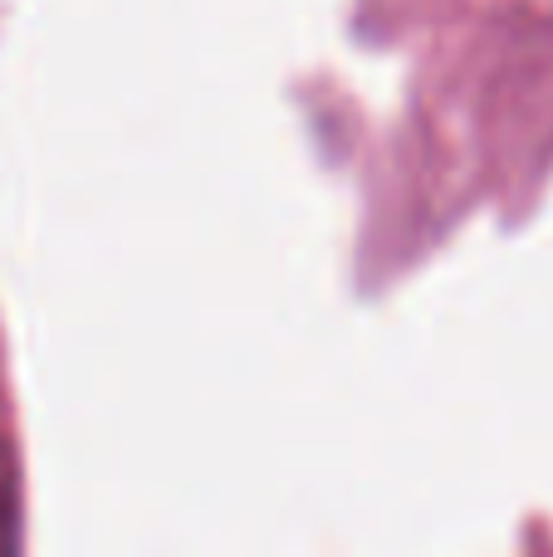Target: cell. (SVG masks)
Returning a JSON list of instances; mask_svg holds the SVG:
<instances>
[{
	"label": "cell",
	"instance_id": "cell-1",
	"mask_svg": "<svg viewBox=\"0 0 553 557\" xmlns=\"http://www.w3.org/2000/svg\"><path fill=\"white\" fill-rule=\"evenodd\" d=\"M0 548H15V465L0 445Z\"/></svg>",
	"mask_w": 553,
	"mask_h": 557
}]
</instances>
